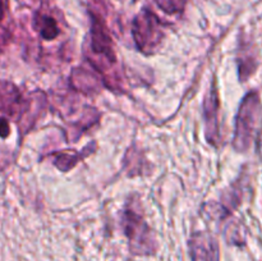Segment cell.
<instances>
[{
	"label": "cell",
	"mask_w": 262,
	"mask_h": 261,
	"mask_svg": "<svg viewBox=\"0 0 262 261\" xmlns=\"http://www.w3.org/2000/svg\"><path fill=\"white\" fill-rule=\"evenodd\" d=\"M84 56L94 71L104 81L105 86L113 91H122V69L118 63L109 28L102 17L91 14V31L87 44H84Z\"/></svg>",
	"instance_id": "cell-1"
},
{
	"label": "cell",
	"mask_w": 262,
	"mask_h": 261,
	"mask_svg": "<svg viewBox=\"0 0 262 261\" xmlns=\"http://www.w3.org/2000/svg\"><path fill=\"white\" fill-rule=\"evenodd\" d=\"M262 120V102L257 91H250L238 109L233 147L238 153H246L255 142Z\"/></svg>",
	"instance_id": "cell-2"
},
{
	"label": "cell",
	"mask_w": 262,
	"mask_h": 261,
	"mask_svg": "<svg viewBox=\"0 0 262 261\" xmlns=\"http://www.w3.org/2000/svg\"><path fill=\"white\" fill-rule=\"evenodd\" d=\"M122 228L128 240L129 252L135 256H152L158 252V241L143 215L129 204L122 212Z\"/></svg>",
	"instance_id": "cell-3"
},
{
	"label": "cell",
	"mask_w": 262,
	"mask_h": 261,
	"mask_svg": "<svg viewBox=\"0 0 262 261\" xmlns=\"http://www.w3.org/2000/svg\"><path fill=\"white\" fill-rule=\"evenodd\" d=\"M135 45L145 55H154L163 45V25L155 13L143 9L136 15L132 23Z\"/></svg>",
	"instance_id": "cell-4"
},
{
	"label": "cell",
	"mask_w": 262,
	"mask_h": 261,
	"mask_svg": "<svg viewBox=\"0 0 262 261\" xmlns=\"http://www.w3.org/2000/svg\"><path fill=\"white\" fill-rule=\"evenodd\" d=\"M220 99L215 82L204 100V120L205 137L210 145L217 147L220 143V122H219Z\"/></svg>",
	"instance_id": "cell-5"
},
{
	"label": "cell",
	"mask_w": 262,
	"mask_h": 261,
	"mask_svg": "<svg viewBox=\"0 0 262 261\" xmlns=\"http://www.w3.org/2000/svg\"><path fill=\"white\" fill-rule=\"evenodd\" d=\"M191 261H220V248L216 238L209 232H196L188 241Z\"/></svg>",
	"instance_id": "cell-6"
},
{
	"label": "cell",
	"mask_w": 262,
	"mask_h": 261,
	"mask_svg": "<svg viewBox=\"0 0 262 261\" xmlns=\"http://www.w3.org/2000/svg\"><path fill=\"white\" fill-rule=\"evenodd\" d=\"M28 99H25L19 89L9 81H0V113L17 117L19 120L25 113Z\"/></svg>",
	"instance_id": "cell-7"
},
{
	"label": "cell",
	"mask_w": 262,
	"mask_h": 261,
	"mask_svg": "<svg viewBox=\"0 0 262 261\" xmlns=\"http://www.w3.org/2000/svg\"><path fill=\"white\" fill-rule=\"evenodd\" d=\"M71 86L86 96H94L99 94L105 83L96 72L89 71L83 67H77L71 73Z\"/></svg>",
	"instance_id": "cell-8"
},
{
	"label": "cell",
	"mask_w": 262,
	"mask_h": 261,
	"mask_svg": "<svg viewBox=\"0 0 262 261\" xmlns=\"http://www.w3.org/2000/svg\"><path fill=\"white\" fill-rule=\"evenodd\" d=\"M258 60L255 50H253L251 44H243L239 49V54L237 56V67H238V77L241 82H246L252 77L257 69Z\"/></svg>",
	"instance_id": "cell-9"
},
{
	"label": "cell",
	"mask_w": 262,
	"mask_h": 261,
	"mask_svg": "<svg viewBox=\"0 0 262 261\" xmlns=\"http://www.w3.org/2000/svg\"><path fill=\"white\" fill-rule=\"evenodd\" d=\"M33 28L42 40L54 41L60 36L61 27L59 20L51 14L37 13L33 19Z\"/></svg>",
	"instance_id": "cell-10"
},
{
	"label": "cell",
	"mask_w": 262,
	"mask_h": 261,
	"mask_svg": "<svg viewBox=\"0 0 262 261\" xmlns=\"http://www.w3.org/2000/svg\"><path fill=\"white\" fill-rule=\"evenodd\" d=\"M90 151H86L83 154H76V153H60L56 156L54 165L61 171H68L73 169L74 166L78 164V161L86 155H89Z\"/></svg>",
	"instance_id": "cell-11"
},
{
	"label": "cell",
	"mask_w": 262,
	"mask_h": 261,
	"mask_svg": "<svg viewBox=\"0 0 262 261\" xmlns=\"http://www.w3.org/2000/svg\"><path fill=\"white\" fill-rule=\"evenodd\" d=\"M140 160H142V154L138 153L137 150L135 148H130L129 151L127 153L124 159V166H125V170L128 171V174L132 177L138 176L140 174V170L138 168L141 169V173H143V164L145 163H141Z\"/></svg>",
	"instance_id": "cell-12"
},
{
	"label": "cell",
	"mask_w": 262,
	"mask_h": 261,
	"mask_svg": "<svg viewBox=\"0 0 262 261\" xmlns=\"http://www.w3.org/2000/svg\"><path fill=\"white\" fill-rule=\"evenodd\" d=\"M225 240L228 245L243 246L246 245V237L239 224H230L225 229Z\"/></svg>",
	"instance_id": "cell-13"
},
{
	"label": "cell",
	"mask_w": 262,
	"mask_h": 261,
	"mask_svg": "<svg viewBox=\"0 0 262 261\" xmlns=\"http://www.w3.org/2000/svg\"><path fill=\"white\" fill-rule=\"evenodd\" d=\"M159 7L168 14H174L183 10L187 0H156Z\"/></svg>",
	"instance_id": "cell-14"
},
{
	"label": "cell",
	"mask_w": 262,
	"mask_h": 261,
	"mask_svg": "<svg viewBox=\"0 0 262 261\" xmlns=\"http://www.w3.org/2000/svg\"><path fill=\"white\" fill-rule=\"evenodd\" d=\"M10 135L9 122L4 117H0V137L7 138Z\"/></svg>",
	"instance_id": "cell-15"
},
{
	"label": "cell",
	"mask_w": 262,
	"mask_h": 261,
	"mask_svg": "<svg viewBox=\"0 0 262 261\" xmlns=\"http://www.w3.org/2000/svg\"><path fill=\"white\" fill-rule=\"evenodd\" d=\"M4 14H5L4 0H0V23H2L3 19H4Z\"/></svg>",
	"instance_id": "cell-16"
}]
</instances>
